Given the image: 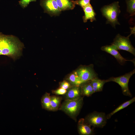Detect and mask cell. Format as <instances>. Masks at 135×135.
Listing matches in <instances>:
<instances>
[{
	"mask_svg": "<svg viewBox=\"0 0 135 135\" xmlns=\"http://www.w3.org/2000/svg\"><path fill=\"white\" fill-rule=\"evenodd\" d=\"M60 11L74 9L75 4L72 0H56Z\"/></svg>",
	"mask_w": 135,
	"mask_h": 135,
	"instance_id": "obj_13",
	"label": "cell"
},
{
	"mask_svg": "<svg viewBox=\"0 0 135 135\" xmlns=\"http://www.w3.org/2000/svg\"><path fill=\"white\" fill-rule=\"evenodd\" d=\"M112 44L116 46L118 50H126L135 56V49L128 36L126 37L118 34L114 39Z\"/></svg>",
	"mask_w": 135,
	"mask_h": 135,
	"instance_id": "obj_6",
	"label": "cell"
},
{
	"mask_svg": "<svg viewBox=\"0 0 135 135\" xmlns=\"http://www.w3.org/2000/svg\"><path fill=\"white\" fill-rule=\"evenodd\" d=\"M135 73V69L132 71L118 77H111L106 80V82H113L118 84L121 87L122 93L126 96H132L129 90L128 83L131 76Z\"/></svg>",
	"mask_w": 135,
	"mask_h": 135,
	"instance_id": "obj_4",
	"label": "cell"
},
{
	"mask_svg": "<svg viewBox=\"0 0 135 135\" xmlns=\"http://www.w3.org/2000/svg\"><path fill=\"white\" fill-rule=\"evenodd\" d=\"M60 88L66 90L72 87L69 82L65 80L60 82Z\"/></svg>",
	"mask_w": 135,
	"mask_h": 135,
	"instance_id": "obj_22",
	"label": "cell"
},
{
	"mask_svg": "<svg viewBox=\"0 0 135 135\" xmlns=\"http://www.w3.org/2000/svg\"><path fill=\"white\" fill-rule=\"evenodd\" d=\"M94 92L102 91L104 84L106 83V80H102L97 78L90 80Z\"/></svg>",
	"mask_w": 135,
	"mask_h": 135,
	"instance_id": "obj_15",
	"label": "cell"
},
{
	"mask_svg": "<svg viewBox=\"0 0 135 135\" xmlns=\"http://www.w3.org/2000/svg\"><path fill=\"white\" fill-rule=\"evenodd\" d=\"M135 101V97H134L130 100L125 102L119 106L115 110L106 116L107 119H109L115 113L128 106Z\"/></svg>",
	"mask_w": 135,
	"mask_h": 135,
	"instance_id": "obj_17",
	"label": "cell"
},
{
	"mask_svg": "<svg viewBox=\"0 0 135 135\" xmlns=\"http://www.w3.org/2000/svg\"><path fill=\"white\" fill-rule=\"evenodd\" d=\"M130 32L131 33L128 36V37H129L132 34H134L135 35V27H134L133 28L130 27Z\"/></svg>",
	"mask_w": 135,
	"mask_h": 135,
	"instance_id": "obj_25",
	"label": "cell"
},
{
	"mask_svg": "<svg viewBox=\"0 0 135 135\" xmlns=\"http://www.w3.org/2000/svg\"><path fill=\"white\" fill-rule=\"evenodd\" d=\"M83 103V98L81 96L74 100L66 99L62 103L60 109L76 120Z\"/></svg>",
	"mask_w": 135,
	"mask_h": 135,
	"instance_id": "obj_2",
	"label": "cell"
},
{
	"mask_svg": "<svg viewBox=\"0 0 135 135\" xmlns=\"http://www.w3.org/2000/svg\"><path fill=\"white\" fill-rule=\"evenodd\" d=\"M75 72L84 82L98 78V74L94 70L93 64L81 66Z\"/></svg>",
	"mask_w": 135,
	"mask_h": 135,
	"instance_id": "obj_7",
	"label": "cell"
},
{
	"mask_svg": "<svg viewBox=\"0 0 135 135\" xmlns=\"http://www.w3.org/2000/svg\"><path fill=\"white\" fill-rule=\"evenodd\" d=\"M80 86H81L80 90L81 94L89 96L95 92L90 80L82 83Z\"/></svg>",
	"mask_w": 135,
	"mask_h": 135,
	"instance_id": "obj_14",
	"label": "cell"
},
{
	"mask_svg": "<svg viewBox=\"0 0 135 135\" xmlns=\"http://www.w3.org/2000/svg\"><path fill=\"white\" fill-rule=\"evenodd\" d=\"M50 94L46 92L41 100L42 108L47 110H50V102L51 96Z\"/></svg>",
	"mask_w": 135,
	"mask_h": 135,
	"instance_id": "obj_19",
	"label": "cell"
},
{
	"mask_svg": "<svg viewBox=\"0 0 135 135\" xmlns=\"http://www.w3.org/2000/svg\"><path fill=\"white\" fill-rule=\"evenodd\" d=\"M101 49L114 56L121 65H124L126 61H130L126 60L123 57L118 51V49L117 46L112 44L110 45L102 46Z\"/></svg>",
	"mask_w": 135,
	"mask_h": 135,
	"instance_id": "obj_9",
	"label": "cell"
},
{
	"mask_svg": "<svg viewBox=\"0 0 135 135\" xmlns=\"http://www.w3.org/2000/svg\"><path fill=\"white\" fill-rule=\"evenodd\" d=\"M83 9L84 14L82 17L84 22H86L88 20H90L91 22L96 20V14L90 4L83 8Z\"/></svg>",
	"mask_w": 135,
	"mask_h": 135,
	"instance_id": "obj_11",
	"label": "cell"
},
{
	"mask_svg": "<svg viewBox=\"0 0 135 135\" xmlns=\"http://www.w3.org/2000/svg\"><path fill=\"white\" fill-rule=\"evenodd\" d=\"M127 5V11L132 16L135 14V0H126Z\"/></svg>",
	"mask_w": 135,
	"mask_h": 135,
	"instance_id": "obj_20",
	"label": "cell"
},
{
	"mask_svg": "<svg viewBox=\"0 0 135 135\" xmlns=\"http://www.w3.org/2000/svg\"><path fill=\"white\" fill-rule=\"evenodd\" d=\"M78 133L80 135H91L94 134L93 130L84 118L79 120L78 123Z\"/></svg>",
	"mask_w": 135,
	"mask_h": 135,
	"instance_id": "obj_10",
	"label": "cell"
},
{
	"mask_svg": "<svg viewBox=\"0 0 135 135\" xmlns=\"http://www.w3.org/2000/svg\"><path fill=\"white\" fill-rule=\"evenodd\" d=\"M40 4L45 10L51 15H58L60 13L56 0H41Z\"/></svg>",
	"mask_w": 135,
	"mask_h": 135,
	"instance_id": "obj_8",
	"label": "cell"
},
{
	"mask_svg": "<svg viewBox=\"0 0 135 135\" xmlns=\"http://www.w3.org/2000/svg\"><path fill=\"white\" fill-rule=\"evenodd\" d=\"M66 99L74 100L81 96V92L79 86H74L68 89L65 94Z\"/></svg>",
	"mask_w": 135,
	"mask_h": 135,
	"instance_id": "obj_12",
	"label": "cell"
},
{
	"mask_svg": "<svg viewBox=\"0 0 135 135\" xmlns=\"http://www.w3.org/2000/svg\"><path fill=\"white\" fill-rule=\"evenodd\" d=\"M84 119L90 126L100 128H102L105 126L107 119L104 113L96 111L88 114Z\"/></svg>",
	"mask_w": 135,
	"mask_h": 135,
	"instance_id": "obj_5",
	"label": "cell"
},
{
	"mask_svg": "<svg viewBox=\"0 0 135 135\" xmlns=\"http://www.w3.org/2000/svg\"><path fill=\"white\" fill-rule=\"evenodd\" d=\"M24 46L16 37L0 32V56H7L15 60L21 56Z\"/></svg>",
	"mask_w": 135,
	"mask_h": 135,
	"instance_id": "obj_1",
	"label": "cell"
},
{
	"mask_svg": "<svg viewBox=\"0 0 135 135\" xmlns=\"http://www.w3.org/2000/svg\"><path fill=\"white\" fill-rule=\"evenodd\" d=\"M36 1V0H20L19 4L23 8H25L28 6L30 2Z\"/></svg>",
	"mask_w": 135,
	"mask_h": 135,
	"instance_id": "obj_24",
	"label": "cell"
},
{
	"mask_svg": "<svg viewBox=\"0 0 135 135\" xmlns=\"http://www.w3.org/2000/svg\"><path fill=\"white\" fill-rule=\"evenodd\" d=\"M68 80L74 86H80L83 82L75 72L70 74L68 78Z\"/></svg>",
	"mask_w": 135,
	"mask_h": 135,
	"instance_id": "obj_18",
	"label": "cell"
},
{
	"mask_svg": "<svg viewBox=\"0 0 135 135\" xmlns=\"http://www.w3.org/2000/svg\"><path fill=\"white\" fill-rule=\"evenodd\" d=\"M67 91L66 90L60 88L56 90H53L52 92L53 93L56 95H62L65 94Z\"/></svg>",
	"mask_w": 135,
	"mask_h": 135,
	"instance_id": "obj_23",
	"label": "cell"
},
{
	"mask_svg": "<svg viewBox=\"0 0 135 135\" xmlns=\"http://www.w3.org/2000/svg\"><path fill=\"white\" fill-rule=\"evenodd\" d=\"M90 0H72L75 4L80 6L82 8L90 4Z\"/></svg>",
	"mask_w": 135,
	"mask_h": 135,
	"instance_id": "obj_21",
	"label": "cell"
},
{
	"mask_svg": "<svg viewBox=\"0 0 135 135\" xmlns=\"http://www.w3.org/2000/svg\"><path fill=\"white\" fill-rule=\"evenodd\" d=\"M62 98L60 97L51 96L50 102V110L54 111L58 109L60 104Z\"/></svg>",
	"mask_w": 135,
	"mask_h": 135,
	"instance_id": "obj_16",
	"label": "cell"
},
{
	"mask_svg": "<svg viewBox=\"0 0 135 135\" xmlns=\"http://www.w3.org/2000/svg\"><path fill=\"white\" fill-rule=\"evenodd\" d=\"M120 8L119 2H116L104 6L101 10L102 15L107 19L106 23L114 27L116 24H120L118 18L120 12Z\"/></svg>",
	"mask_w": 135,
	"mask_h": 135,
	"instance_id": "obj_3",
	"label": "cell"
}]
</instances>
